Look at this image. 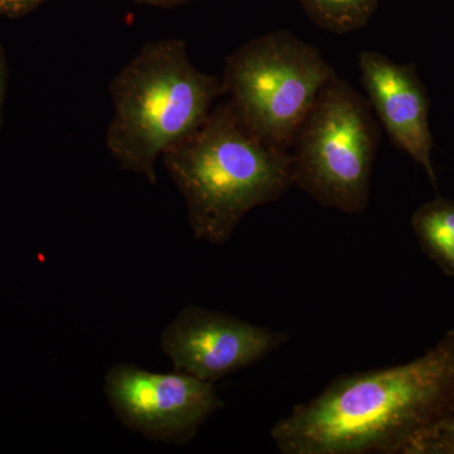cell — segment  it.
Wrapping results in <instances>:
<instances>
[{
  "mask_svg": "<svg viewBox=\"0 0 454 454\" xmlns=\"http://www.w3.org/2000/svg\"><path fill=\"white\" fill-rule=\"evenodd\" d=\"M3 98H4V65H3L2 51H0V122H2Z\"/></svg>",
  "mask_w": 454,
  "mask_h": 454,
  "instance_id": "14",
  "label": "cell"
},
{
  "mask_svg": "<svg viewBox=\"0 0 454 454\" xmlns=\"http://www.w3.org/2000/svg\"><path fill=\"white\" fill-rule=\"evenodd\" d=\"M358 67L367 100L391 142L419 163L435 186L428 95L415 66L397 64L378 51L364 50L358 55Z\"/></svg>",
  "mask_w": 454,
  "mask_h": 454,
  "instance_id": "8",
  "label": "cell"
},
{
  "mask_svg": "<svg viewBox=\"0 0 454 454\" xmlns=\"http://www.w3.org/2000/svg\"><path fill=\"white\" fill-rule=\"evenodd\" d=\"M379 139L369 100L333 77L293 140L294 186L324 207L361 214L370 201Z\"/></svg>",
  "mask_w": 454,
  "mask_h": 454,
  "instance_id": "5",
  "label": "cell"
},
{
  "mask_svg": "<svg viewBox=\"0 0 454 454\" xmlns=\"http://www.w3.org/2000/svg\"><path fill=\"white\" fill-rule=\"evenodd\" d=\"M453 402L454 328L409 363L339 376L270 437L282 454H404Z\"/></svg>",
  "mask_w": 454,
  "mask_h": 454,
  "instance_id": "1",
  "label": "cell"
},
{
  "mask_svg": "<svg viewBox=\"0 0 454 454\" xmlns=\"http://www.w3.org/2000/svg\"><path fill=\"white\" fill-rule=\"evenodd\" d=\"M199 240L225 244L254 208L294 186L291 153L268 145L226 103L162 155Z\"/></svg>",
  "mask_w": 454,
  "mask_h": 454,
  "instance_id": "2",
  "label": "cell"
},
{
  "mask_svg": "<svg viewBox=\"0 0 454 454\" xmlns=\"http://www.w3.org/2000/svg\"><path fill=\"white\" fill-rule=\"evenodd\" d=\"M104 393L119 422L149 441L184 446L223 408L214 382L188 373L148 372L133 364L107 370Z\"/></svg>",
  "mask_w": 454,
  "mask_h": 454,
  "instance_id": "6",
  "label": "cell"
},
{
  "mask_svg": "<svg viewBox=\"0 0 454 454\" xmlns=\"http://www.w3.org/2000/svg\"><path fill=\"white\" fill-rule=\"evenodd\" d=\"M114 106L106 146L121 168L157 184L155 164L206 121L223 95L216 76L200 71L186 43H146L110 83Z\"/></svg>",
  "mask_w": 454,
  "mask_h": 454,
  "instance_id": "3",
  "label": "cell"
},
{
  "mask_svg": "<svg viewBox=\"0 0 454 454\" xmlns=\"http://www.w3.org/2000/svg\"><path fill=\"white\" fill-rule=\"evenodd\" d=\"M453 415H454V402H453Z\"/></svg>",
  "mask_w": 454,
  "mask_h": 454,
  "instance_id": "15",
  "label": "cell"
},
{
  "mask_svg": "<svg viewBox=\"0 0 454 454\" xmlns=\"http://www.w3.org/2000/svg\"><path fill=\"white\" fill-rule=\"evenodd\" d=\"M336 76L315 46L274 31L227 57L221 82L236 118L268 145L289 152L319 92Z\"/></svg>",
  "mask_w": 454,
  "mask_h": 454,
  "instance_id": "4",
  "label": "cell"
},
{
  "mask_svg": "<svg viewBox=\"0 0 454 454\" xmlns=\"http://www.w3.org/2000/svg\"><path fill=\"white\" fill-rule=\"evenodd\" d=\"M312 22L325 31L345 35L365 27L380 0H297Z\"/></svg>",
  "mask_w": 454,
  "mask_h": 454,
  "instance_id": "10",
  "label": "cell"
},
{
  "mask_svg": "<svg viewBox=\"0 0 454 454\" xmlns=\"http://www.w3.org/2000/svg\"><path fill=\"white\" fill-rule=\"evenodd\" d=\"M404 454H454V415H448L420 432Z\"/></svg>",
  "mask_w": 454,
  "mask_h": 454,
  "instance_id": "11",
  "label": "cell"
},
{
  "mask_svg": "<svg viewBox=\"0 0 454 454\" xmlns=\"http://www.w3.org/2000/svg\"><path fill=\"white\" fill-rule=\"evenodd\" d=\"M288 340L284 331L188 306L160 333V348L172 361L175 372L216 382L259 363Z\"/></svg>",
  "mask_w": 454,
  "mask_h": 454,
  "instance_id": "7",
  "label": "cell"
},
{
  "mask_svg": "<svg viewBox=\"0 0 454 454\" xmlns=\"http://www.w3.org/2000/svg\"><path fill=\"white\" fill-rule=\"evenodd\" d=\"M411 227L423 253L444 274L454 278V201L437 197L411 216Z\"/></svg>",
  "mask_w": 454,
  "mask_h": 454,
  "instance_id": "9",
  "label": "cell"
},
{
  "mask_svg": "<svg viewBox=\"0 0 454 454\" xmlns=\"http://www.w3.org/2000/svg\"><path fill=\"white\" fill-rule=\"evenodd\" d=\"M134 2L143 3V4L155 5V7H175V5L186 3L188 0H134Z\"/></svg>",
  "mask_w": 454,
  "mask_h": 454,
  "instance_id": "13",
  "label": "cell"
},
{
  "mask_svg": "<svg viewBox=\"0 0 454 454\" xmlns=\"http://www.w3.org/2000/svg\"><path fill=\"white\" fill-rule=\"evenodd\" d=\"M44 2L46 0H0V16H22Z\"/></svg>",
  "mask_w": 454,
  "mask_h": 454,
  "instance_id": "12",
  "label": "cell"
}]
</instances>
